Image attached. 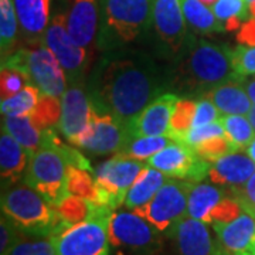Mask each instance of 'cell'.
<instances>
[{
	"label": "cell",
	"mask_w": 255,
	"mask_h": 255,
	"mask_svg": "<svg viewBox=\"0 0 255 255\" xmlns=\"http://www.w3.org/2000/svg\"><path fill=\"white\" fill-rule=\"evenodd\" d=\"M163 78L155 64L143 57L114 58L102 64L91 84L92 108L110 114L129 128L146 107L164 94Z\"/></svg>",
	"instance_id": "6da1fadb"
},
{
	"label": "cell",
	"mask_w": 255,
	"mask_h": 255,
	"mask_svg": "<svg viewBox=\"0 0 255 255\" xmlns=\"http://www.w3.org/2000/svg\"><path fill=\"white\" fill-rule=\"evenodd\" d=\"M189 51L179 67L176 81L187 90L199 95L221 84L231 81H244L233 65V50L224 44L210 43L207 40H193L187 47Z\"/></svg>",
	"instance_id": "7a4b0ae2"
},
{
	"label": "cell",
	"mask_w": 255,
	"mask_h": 255,
	"mask_svg": "<svg viewBox=\"0 0 255 255\" xmlns=\"http://www.w3.org/2000/svg\"><path fill=\"white\" fill-rule=\"evenodd\" d=\"M1 213L28 237L50 238L70 227L54 206L26 183H16L1 190Z\"/></svg>",
	"instance_id": "3957f363"
},
{
	"label": "cell",
	"mask_w": 255,
	"mask_h": 255,
	"mask_svg": "<svg viewBox=\"0 0 255 255\" xmlns=\"http://www.w3.org/2000/svg\"><path fill=\"white\" fill-rule=\"evenodd\" d=\"M112 214L110 206L92 203L87 219L51 237L57 255H110Z\"/></svg>",
	"instance_id": "277c9868"
},
{
	"label": "cell",
	"mask_w": 255,
	"mask_h": 255,
	"mask_svg": "<svg viewBox=\"0 0 255 255\" xmlns=\"http://www.w3.org/2000/svg\"><path fill=\"white\" fill-rule=\"evenodd\" d=\"M1 67L14 68L24 74L41 94L60 98L67 91V73L53 51L43 43L13 51L1 58Z\"/></svg>",
	"instance_id": "5b68a950"
},
{
	"label": "cell",
	"mask_w": 255,
	"mask_h": 255,
	"mask_svg": "<svg viewBox=\"0 0 255 255\" xmlns=\"http://www.w3.org/2000/svg\"><path fill=\"white\" fill-rule=\"evenodd\" d=\"M68 162L58 147H40L30 156L24 183L40 193L51 206H58L67 191Z\"/></svg>",
	"instance_id": "8992f818"
},
{
	"label": "cell",
	"mask_w": 255,
	"mask_h": 255,
	"mask_svg": "<svg viewBox=\"0 0 255 255\" xmlns=\"http://www.w3.org/2000/svg\"><path fill=\"white\" fill-rule=\"evenodd\" d=\"M193 182L169 179L155 194V197L135 211L147 220L159 233L170 234L183 219L187 216V200Z\"/></svg>",
	"instance_id": "52a82bcc"
},
{
	"label": "cell",
	"mask_w": 255,
	"mask_h": 255,
	"mask_svg": "<svg viewBox=\"0 0 255 255\" xmlns=\"http://www.w3.org/2000/svg\"><path fill=\"white\" fill-rule=\"evenodd\" d=\"M145 167L143 160L122 153L98 164L94 170V177L100 190V204L117 209L125 203L128 190Z\"/></svg>",
	"instance_id": "ba28073f"
},
{
	"label": "cell",
	"mask_w": 255,
	"mask_h": 255,
	"mask_svg": "<svg viewBox=\"0 0 255 255\" xmlns=\"http://www.w3.org/2000/svg\"><path fill=\"white\" fill-rule=\"evenodd\" d=\"M146 164L160 170L167 177L199 183L209 177L211 162L201 159L191 146L174 140L150 156Z\"/></svg>",
	"instance_id": "9c48e42d"
},
{
	"label": "cell",
	"mask_w": 255,
	"mask_h": 255,
	"mask_svg": "<svg viewBox=\"0 0 255 255\" xmlns=\"http://www.w3.org/2000/svg\"><path fill=\"white\" fill-rule=\"evenodd\" d=\"M153 0H105V20L121 41L129 43L153 24Z\"/></svg>",
	"instance_id": "30bf717a"
},
{
	"label": "cell",
	"mask_w": 255,
	"mask_h": 255,
	"mask_svg": "<svg viewBox=\"0 0 255 255\" xmlns=\"http://www.w3.org/2000/svg\"><path fill=\"white\" fill-rule=\"evenodd\" d=\"M43 44L48 47L64 67L70 82H75L88 63L87 48L74 41L67 27V14H55L43 36Z\"/></svg>",
	"instance_id": "8fae6325"
},
{
	"label": "cell",
	"mask_w": 255,
	"mask_h": 255,
	"mask_svg": "<svg viewBox=\"0 0 255 255\" xmlns=\"http://www.w3.org/2000/svg\"><path fill=\"white\" fill-rule=\"evenodd\" d=\"M111 244L136 253H152L159 246V231L135 211H115L110 226Z\"/></svg>",
	"instance_id": "7c38bea8"
},
{
	"label": "cell",
	"mask_w": 255,
	"mask_h": 255,
	"mask_svg": "<svg viewBox=\"0 0 255 255\" xmlns=\"http://www.w3.org/2000/svg\"><path fill=\"white\" fill-rule=\"evenodd\" d=\"M152 16L153 28L159 40L173 54H179L187 37L183 0H153Z\"/></svg>",
	"instance_id": "4fadbf2b"
},
{
	"label": "cell",
	"mask_w": 255,
	"mask_h": 255,
	"mask_svg": "<svg viewBox=\"0 0 255 255\" xmlns=\"http://www.w3.org/2000/svg\"><path fill=\"white\" fill-rule=\"evenodd\" d=\"M92 119V104L90 94L84 91L81 85L73 84L61 97V119L60 130L71 143L81 136Z\"/></svg>",
	"instance_id": "5bb4252c"
},
{
	"label": "cell",
	"mask_w": 255,
	"mask_h": 255,
	"mask_svg": "<svg viewBox=\"0 0 255 255\" xmlns=\"http://www.w3.org/2000/svg\"><path fill=\"white\" fill-rule=\"evenodd\" d=\"M176 94L166 92L152 101L128 128L129 137L167 135L170 118L177 101Z\"/></svg>",
	"instance_id": "9a60e30c"
},
{
	"label": "cell",
	"mask_w": 255,
	"mask_h": 255,
	"mask_svg": "<svg viewBox=\"0 0 255 255\" xmlns=\"http://www.w3.org/2000/svg\"><path fill=\"white\" fill-rule=\"evenodd\" d=\"M219 244L228 255H253L255 244V216L243 210L236 219L213 224Z\"/></svg>",
	"instance_id": "2e32d148"
},
{
	"label": "cell",
	"mask_w": 255,
	"mask_h": 255,
	"mask_svg": "<svg viewBox=\"0 0 255 255\" xmlns=\"http://www.w3.org/2000/svg\"><path fill=\"white\" fill-rule=\"evenodd\" d=\"M176 240L180 255H228L210 234L207 223L186 217L169 234Z\"/></svg>",
	"instance_id": "e0dca14e"
},
{
	"label": "cell",
	"mask_w": 255,
	"mask_h": 255,
	"mask_svg": "<svg viewBox=\"0 0 255 255\" xmlns=\"http://www.w3.org/2000/svg\"><path fill=\"white\" fill-rule=\"evenodd\" d=\"M94 133L80 147L92 155H110L121 152L129 139L127 128L121 125L110 114H102L92 108Z\"/></svg>",
	"instance_id": "ac0fdd59"
},
{
	"label": "cell",
	"mask_w": 255,
	"mask_h": 255,
	"mask_svg": "<svg viewBox=\"0 0 255 255\" xmlns=\"http://www.w3.org/2000/svg\"><path fill=\"white\" fill-rule=\"evenodd\" d=\"M254 172V160L247 153L237 150L211 162L209 177L214 184L228 187L233 191L241 189Z\"/></svg>",
	"instance_id": "d6986e66"
},
{
	"label": "cell",
	"mask_w": 255,
	"mask_h": 255,
	"mask_svg": "<svg viewBox=\"0 0 255 255\" xmlns=\"http://www.w3.org/2000/svg\"><path fill=\"white\" fill-rule=\"evenodd\" d=\"M13 4L28 46L43 43V36L50 24L51 0H13Z\"/></svg>",
	"instance_id": "ffe728a7"
},
{
	"label": "cell",
	"mask_w": 255,
	"mask_h": 255,
	"mask_svg": "<svg viewBox=\"0 0 255 255\" xmlns=\"http://www.w3.org/2000/svg\"><path fill=\"white\" fill-rule=\"evenodd\" d=\"M68 33L78 46L88 48L98 30L97 0H73L67 14Z\"/></svg>",
	"instance_id": "44dd1931"
},
{
	"label": "cell",
	"mask_w": 255,
	"mask_h": 255,
	"mask_svg": "<svg viewBox=\"0 0 255 255\" xmlns=\"http://www.w3.org/2000/svg\"><path fill=\"white\" fill-rule=\"evenodd\" d=\"M30 153L14 137L1 129L0 136V174L3 189L16 184L27 170Z\"/></svg>",
	"instance_id": "7402d4cb"
},
{
	"label": "cell",
	"mask_w": 255,
	"mask_h": 255,
	"mask_svg": "<svg viewBox=\"0 0 255 255\" xmlns=\"http://www.w3.org/2000/svg\"><path fill=\"white\" fill-rule=\"evenodd\" d=\"M213 101L219 108L221 117L226 115H248L253 108V101L246 90L244 81H231L221 84L203 95Z\"/></svg>",
	"instance_id": "603a6c76"
},
{
	"label": "cell",
	"mask_w": 255,
	"mask_h": 255,
	"mask_svg": "<svg viewBox=\"0 0 255 255\" xmlns=\"http://www.w3.org/2000/svg\"><path fill=\"white\" fill-rule=\"evenodd\" d=\"M167 176L162 173L152 166H147L137 176L132 187L128 190L125 197V207L129 210H136L143 207L155 197V194L160 190V187L167 182Z\"/></svg>",
	"instance_id": "cb8c5ba5"
},
{
	"label": "cell",
	"mask_w": 255,
	"mask_h": 255,
	"mask_svg": "<svg viewBox=\"0 0 255 255\" xmlns=\"http://www.w3.org/2000/svg\"><path fill=\"white\" fill-rule=\"evenodd\" d=\"M226 197L224 190L214 184L193 183L187 200V216L210 224L211 213Z\"/></svg>",
	"instance_id": "d4e9b609"
},
{
	"label": "cell",
	"mask_w": 255,
	"mask_h": 255,
	"mask_svg": "<svg viewBox=\"0 0 255 255\" xmlns=\"http://www.w3.org/2000/svg\"><path fill=\"white\" fill-rule=\"evenodd\" d=\"M183 13L187 26L199 34H213L226 31L224 24L216 17L211 7L200 0H183Z\"/></svg>",
	"instance_id": "484cf974"
},
{
	"label": "cell",
	"mask_w": 255,
	"mask_h": 255,
	"mask_svg": "<svg viewBox=\"0 0 255 255\" xmlns=\"http://www.w3.org/2000/svg\"><path fill=\"white\" fill-rule=\"evenodd\" d=\"M1 129L14 137L28 153H34L43 146L44 132L34 127L30 115L27 117H4L1 119Z\"/></svg>",
	"instance_id": "4316f807"
},
{
	"label": "cell",
	"mask_w": 255,
	"mask_h": 255,
	"mask_svg": "<svg viewBox=\"0 0 255 255\" xmlns=\"http://www.w3.org/2000/svg\"><path fill=\"white\" fill-rule=\"evenodd\" d=\"M18 18L13 0H0V47L1 58L10 55L16 47L18 34Z\"/></svg>",
	"instance_id": "83f0119b"
},
{
	"label": "cell",
	"mask_w": 255,
	"mask_h": 255,
	"mask_svg": "<svg viewBox=\"0 0 255 255\" xmlns=\"http://www.w3.org/2000/svg\"><path fill=\"white\" fill-rule=\"evenodd\" d=\"M67 191L84 200L94 204H100V190L95 182V177L88 173V170L68 164L67 169Z\"/></svg>",
	"instance_id": "f1b7e54d"
},
{
	"label": "cell",
	"mask_w": 255,
	"mask_h": 255,
	"mask_svg": "<svg viewBox=\"0 0 255 255\" xmlns=\"http://www.w3.org/2000/svg\"><path fill=\"white\" fill-rule=\"evenodd\" d=\"M41 97V91L33 84H27L16 95L1 100V115L4 117H27L36 110L37 104Z\"/></svg>",
	"instance_id": "f546056e"
},
{
	"label": "cell",
	"mask_w": 255,
	"mask_h": 255,
	"mask_svg": "<svg viewBox=\"0 0 255 255\" xmlns=\"http://www.w3.org/2000/svg\"><path fill=\"white\" fill-rule=\"evenodd\" d=\"M174 139L167 135L162 136H136L129 137L124 147L121 149L122 155H127L129 157H135L139 160H147L150 156H153L157 152H160L163 147L173 143Z\"/></svg>",
	"instance_id": "4dcf8cb0"
},
{
	"label": "cell",
	"mask_w": 255,
	"mask_h": 255,
	"mask_svg": "<svg viewBox=\"0 0 255 255\" xmlns=\"http://www.w3.org/2000/svg\"><path fill=\"white\" fill-rule=\"evenodd\" d=\"M197 102L191 100H179L174 107L170 125L167 130V136H170L177 142H183L187 132L193 127V121L196 115Z\"/></svg>",
	"instance_id": "1f68e13d"
},
{
	"label": "cell",
	"mask_w": 255,
	"mask_h": 255,
	"mask_svg": "<svg viewBox=\"0 0 255 255\" xmlns=\"http://www.w3.org/2000/svg\"><path fill=\"white\" fill-rule=\"evenodd\" d=\"M30 118H31V122L34 124V127L38 128L40 130L53 129L57 125H60L61 101L58 100V97L41 94L36 110L33 111Z\"/></svg>",
	"instance_id": "d6a6232c"
},
{
	"label": "cell",
	"mask_w": 255,
	"mask_h": 255,
	"mask_svg": "<svg viewBox=\"0 0 255 255\" xmlns=\"http://www.w3.org/2000/svg\"><path fill=\"white\" fill-rule=\"evenodd\" d=\"M221 124L236 150H243L254 139L255 129L244 115H226L221 118Z\"/></svg>",
	"instance_id": "836d02e7"
},
{
	"label": "cell",
	"mask_w": 255,
	"mask_h": 255,
	"mask_svg": "<svg viewBox=\"0 0 255 255\" xmlns=\"http://www.w3.org/2000/svg\"><path fill=\"white\" fill-rule=\"evenodd\" d=\"M91 204V201L68 194L67 197H64L58 206H55V210L64 223H67L68 226H73L77 223H81L90 216Z\"/></svg>",
	"instance_id": "e575fe53"
},
{
	"label": "cell",
	"mask_w": 255,
	"mask_h": 255,
	"mask_svg": "<svg viewBox=\"0 0 255 255\" xmlns=\"http://www.w3.org/2000/svg\"><path fill=\"white\" fill-rule=\"evenodd\" d=\"M211 9L223 24L231 18H238L243 23H247L251 17L250 4L247 0H219Z\"/></svg>",
	"instance_id": "d590c367"
},
{
	"label": "cell",
	"mask_w": 255,
	"mask_h": 255,
	"mask_svg": "<svg viewBox=\"0 0 255 255\" xmlns=\"http://www.w3.org/2000/svg\"><path fill=\"white\" fill-rule=\"evenodd\" d=\"M191 147L194 149V152L200 156L201 159H204L207 162H214V160H217L227 153L237 152L233 143L228 140L227 136L209 139V140H204L199 145L191 146Z\"/></svg>",
	"instance_id": "8d00e7d4"
},
{
	"label": "cell",
	"mask_w": 255,
	"mask_h": 255,
	"mask_svg": "<svg viewBox=\"0 0 255 255\" xmlns=\"http://www.w3.org/2000/svg\"><path fill=\"white\" fill-rule=\"evenodd\" d=\"M6 255H57L53 238H37L33 241H20Z\"/></svg>",
	"instance_id": "74e56055"
},
{
	"label": "cell",
	"mask_w": 255,
	"mask_h": 255,
	"mask_svg": "<svg viewBox=\"0 0 255 255\" xmlns=\"http://www.w3.org/2000/svg\"><path fill=\"white\" fill-rule=\"evenodd\" d=\"M233 65L240 77L255 75V46H241L233 48Z\"/></svg>",
	"instance_id": "f35d334b"
},
{
	"label": "cell",
	"mask_w": 255,
	"mask_h": 255,
	"mask_svg": "<svg viewBox=\"0 0 255 255\" xmlns=\"http://www.w3.org/2000/svg\"><path fill=\"white\" fill-rule=\"evenodd\" d=\"M30 81L24 74H21L14 68L1 67V82H0V91L1 100L10 98L20 92Z\"/></svg>",
	"instance_id": "ab89813d"
},
{
	"label": "cell",
	"mask_w": 255,
	"mask_h": 255,
	"mask_svg": "<svg viewBox=\"0 0 255 255\" xmlns=\"http://www.w3.org/2000/svg\"><path fill=\"white\" fill-rule=\"evenodd\" d=\"M223 136H227L226 129L223 127L221 121H217V122H211V124L203 125V127L190 128V130L187 132L183 143L189 146H196L201 142H204V140Z\"/></svg>",
	"instance_id": "60d3db41"
},
{
	"label": "cell",
	"mask_w": 255,
	"mask_h": 255,
	"mask_svg": "<svg viewBox=\"0 0 255 255\" xmlns=\"http://www.w3.org/2000/svg\"><path fill=\"white\" fill-rule=\"evenodd\" d=\"M24 234L18 230V227L1 213L0 220V255H6L7 251L24 240Z\"/></svg>",
	"instance_id": "b9f144b4"
},
{
	"label": "cell",
	"mask_w": 255,
	"mask_h": 255,
	"mask_svg": "<svg viewBox=\"0 0 255 255\" xmlns=\"http://www.w3.org/2000/svg\"><path fill=\"white\" fill-rule=\"evenodd\" d=\"M246 210L243 207V204L234 197H228L226 196L223 200L220 201L219 206L213 210L211 213V219H210V224H216V223H227L236 219L238 214H241V211Z\"/></svg>",
	"instance_id": "7bdbcfd3"
},
{
	"label": "cell",
	"mask_w": 255,
	"mask_h": 255,
	"mask_svg": "<svg viewBox=\"0 0 255 255\" xmlns=\"http://www.w3.org/2000/svg\"><path fill=\"white\" fill-rule=\"evenodd\" d=\"M197 107H196V115H194V121H193V127H203L211 122H217L221 121V114H220L219 108L213 104V101L209 98L201 97V100L196 101Z\"/></svg>",
	"instance_id": "ee69618b"
},
{
	"label": "cell",
	"mask_w": 255,
	"mask_h": 255,
	"mask_svg": "<svg viewBox=\"0 0 255 255\" xmlns=\"http://www.w3.org/2000/svg\"><path fill=\"white\" fill-rule=\"evenodd\" d=\"M231 194L243 204L247 211L255 216V172L241 189L233 190Z\"/></svg>",
	"instance_id": "f6af8a7d"
},
{
	"label": "cell",
	"mask_w": 255,
	"mask_h": 255,
	"mask_svg": "<svg viewBox=\"0 0 255 255\" xmlns=\"http://www.w3.org/2000/svg\"><path fill=\"white\" fill-rule=\"evenodd\" d=\"M238 40L247 46H255V18L243 24L238 34Z\"/></svg>",
	"instance_id": "bcb514c9"
},
{
	"label": "cell",
	"mask_w": 255,
	"mask_h": 255,
	"mask_svg": "<svg viewBox=\"0 0 255 255\" xmlns=\"http://www.w3.org/2000/svg\"><path fill=\"white\" fill-rule=\"evenodd\" d=\"M244 85H246V90L250 95V98L253 101V104H255V75L250 80H244Z\"/></svg>",
	"instance_id": "7dc6e473"
},
{
	"label": "cell",
	"mask_w": 255,
	"mask_h": 255,
	"mask_svg": "<svg viewBox=\"0 0 255 255\" xmlns=\"http://www.w3.org/2000/svg\"><path fill=\"white\" fill-rule=\"evenodd\" d=\"M247 155L250 156V157L255 162V136L254 139L251 140V143L247 146Z\"/></svg>",
	"instance_id": "c3c4849f"
},
{
	"label": "cell",
	"mask_w": 255,
	"mask_h": 255,
	"mask_svg": "<svg viewBox=\"0 0 255 255\" xmlns=\"http://www.w3.org/2000/svg\"><path fill=\"white\" fill-rule=\"evenodd\" d=\"M247 118L250 119L251 125H253V128H254V129H255V104H254V105H253V108H251V111L248 112Z\"/></svg>",
	"instance_id": "681fc988"
},
{
	"label": "cell",
	"mask_w": 255,
	"mask_h": 255,
	"mask_svg": "<svg viewBox=\"0 0 255 255\" xmlns=\"http://www.w3.org/2000/svg\"><path fill=\"white\" fill-rule=\"evenodd\" d=\"M200 1L201 3H204L206 6H209V7H213V6H214V4H216L219 0H200Z\"/></svg>",
	"instance_id": "f907efd6"
},
{
	"label": "cell",
	"mask_w": 255,
	"mask_h": 255,
	"mask_svg": "<svg viewBox=\"0 0 255 255\" xmlns=\"http://www.w3.org/2000/svg\"><path fill=\"white\" fill-rule=\"evenodd\" d=\"M247 3H248V4H251V3H255V0H247Z\"/></svg>",
	"instance_id": "816d5d0a"
},
{
	"label": "cell",
	"mask_w": 255,
	"mask_h": 255,
	"mask_svg": "<svg viewBox=\"0 0 255 255\" xmlns=\"http://www.w3.org/2000/svg\"><path fill=\"white\" fill-rule=\"evenodd\" d=\"M253 255H255V244H254V253H253Z\"/></svg>",
	"instance_id": "f5cc1de1"
}]
</instances>
